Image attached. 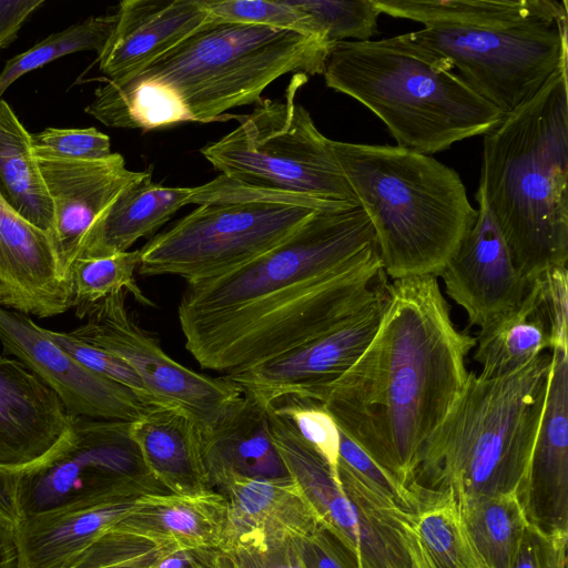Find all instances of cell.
<instances>
[{
	"mask_svg": "<svg viewBox=\"0 0 568 568\" xmlns=\"http://www.w3.org/2000/svg\"><path fill=\"white\" fill-rule=\"evenodd\" d=\"M140 250L97 258H78L69 272L75 312L120 292H129L143 306L154 303L139 287L134 271L139 267Z\"/></svg>",
	"mask_w": 568,
	"mask_h": 568,
	"instance_id": "obj_34",
	"label": "cell"
},
{
	"mask_svg": "<svg viewBox=\"0 0 568 568\" xmlns=\"http://www.w3.org/2000/svg\"><path fill=\"white\" fill-rule=\"evenodd\" d=\"M154 564H155V562H154ZM154 564H153L151 567H149V568H154Z\"/></svg>",
	"mask_w": 568,
	"mask_h": 568,
	"instance_id": "obj_51",
	"label": "cell"
},
{
	"mask_svg": "<svg viewBox=\"0 0 568 568\" xmlns=\"http://www.w3.org/2000/svg\"><path fill=\"white\" fill-rule=\"evenodd\" d=\"M215 490L229 503L223 546L255 541H292L307 537L322 525L297 483L288 478L252 479L230 476Z\"/></svg>",
	"mask_w": 568,
	"mask_h": 568,
	"instance_id": "obj_22",
	"label": "cell"
},
{
	"mask_svg": "<svg viewBox=\"0 0 568 568\" xmlns=\"http://www.w3.org/2000/svg\"><path fill=\"white\" fill-rule=\"evenodd\" d=\"M381 11L425 27L494 29L532 19H567V1L557 0H373Z\"/></svg>",
	"mask_w": 568,
	"mask_h": 568,
	"instance_id": "obj_28",
	"label": "cell"
},
{
	"mask_svg": "<svg viewBox=\"0 0 568 568\" xmlns=\"http://www.w3.org/2000/svg\"><path fill=\"white\" fill-rule=\"evenodd\" d=\"M141 496H122L87 506L23 518L14 530L20 568H68L111 531Z\"/></svg>",
	"mask_w": 568,
	"mask_h": 568,
	"instance_id": "obj_24",
	"label": "cell"
},
{
	"mask_svg": "<svg viewBox=\"0 0 568 568\" xmlns=\"http://www.w3.org/2000/svg\"><path fill=\"white\" fill-rule=\"evenodd\" d=\"M389 293L390 283L386 275L375 296L337 327L224 377L265 406L291 395L316 402L368 346L379 326Z\"/></svg>",
	"mask_w": 568,
	"mask_h": 568,
	"instance_id": "obj_14",
	"label": "cell"
},
{
	"mask_svg": "<svg viewBox=\"0 0 568 568\" xmlns=\"http://www.w3.org/2000/svg\"><path fill=\"white\" fill-rule=\"evenodd\" d=\"M74 418L23 363L0 357V468L43 462L70 438Z\"/></svg>",
	"mask_w": 568,
	"mask_h": 568,
	"instance_id": "obj_18",
	"label": "cell"
},
{
	"mask_svg": "<svg viewBox=\"0 0 568 568\" xmlns=\"http://www.w3.org/2000/svg\"><path fill=\"white\" fill-rule=\"evenodd\" d=\"M195 568H236L232 559L220 549L196 550Z\"/></svg>",
	"mask_w": 568,
	"mask_h": 568,
	"instance_id": "obj_49",
	"label": "cell"
},
{
	"mask_svg": "<svg viewBox=\"0 0 568 568\" xmlns=\"http://www.w3.org/2000/svg\"><path fill=\"white\" fill-rule=\"evenodd\" d=\"M0 568H20L14 534L0 527Z\"/></svg>",
	"mask_w": 568,
	"mask_h": 568,
	"instance_id": "obj_48",
	"label": "cell"
},
{
	"mask_svg": "<svg viewBox=\"0 0 568 568\" xmlns=\"http://www.w3.org/2000/svg\"><path fill=\"white\" fill-rule=\"evenodd\" d=\"M294 544L305 568H359L354 554L324 526Z\"/></svg>",
	"mask_w": 568,
	"mask_h": 568,
	"instance_id": "obj_44",
	"label": "cell"
},
{
	"mask_svg": "<svg viewBox=\"0 0 568 568\" xmlns=\"http://www.w3.org/2000/svg\"><path fill=\"white\" fill-rule=\"evenodd\" d=\"M568 534L527 526L509 568H567Z\"/></svg>",
	"mask_w": 568,
	"mask_h": 568,
	"instance_id": "obj_43",
	"label": "cell"
},
{
	"mask_svg": "<svg viewBox=\"0 0 568 568\" xmlns=\"http://www.w3.org/2000/svg\"><path fill=\"white\" fill-rule=\"evenodd\" d=\"M288 556L291 568H305V565L295 547L294 540L290 541Z\"/></svg>",
	"mask_w": 568,
	"mask_h": 568,
	"instance_id": "obj_50",
	"label": "cell"
},
{
	"mask_svg": "<svg viewBox=\"0 0 568 568\" xmlns=\"http://www.w3.org/2000/svg\"><path fill=\"white\" fill-rule=\"evenodd\" d=\"M193 187L154 183L151 171L128 184L91 225L78 258H97L126 252L141 237L153 234L189 204Z\"/></svg>",
	"mask_w": 568,
	"mask_h": 568,
	"instance_id": "obj_26",
	"label": "cell"
},
{
	"mask_svg": "<svg viewBox=\"0 0 568 568\" xmlns=\"http://www.w3.org/2000/svg\"><path fill=\"white\" fill-rule=\"evenodd\" d=\"M318 209L264 201L199 205L140 248L139 274L174 275L187 285L263 255Z\"/></svg>",
	"mask_w": 568,
	"mask_h": 568,
	"instance_id": "obj_9",
	"label": "cell"
},
{
	"mask_svg": "<svg viewBox=\"0 0 568 568\" xmlns=\"http://www.w3.org/2000/svg\"><path fill=\"white\" fill-rule=\"evenodd\" d=\"M567 27V19H532L494 29L425 27L404 37L457 69L468 87L506 115L568 64Z\"/></svg>",
	"mask_w": 568,
	"mask_h": 568,
	"instance_id": "obj_10",
	"label": "cell"
},
{
	"mask_svg": "<svg viewBox=\"0 0 568 568\" xmlns=\"http://www.w3.org/2000/svg\"><path fill=\"white\" fill-rule=\"evenodd\" d=\"M476 222L439 275L447 295L462 306L469 325L481 328L515 307L529 283L517 270L510 251L477 191Z\"/></svg>",
	"mask_w": 568,
	"mask_h": 568,
	"instance_id": "obj_16",
	"label": "cell"
},
{
	"mask_svg": "<svg viewBox=\"0 0 568 568\" xmlns=\"http://www.w3.org/2000/svg\"><path fill=\"white\" fill-rule=\"evenodd\" d=\"M203 1L213 22L261 26L320 38L311 14L293 0Z\"/></svg>",
	"mask_w": 568,
	"mask_h": 568,
	"instance_id": "obj_36",
	"label": "cell"
},
{
	"mask_svg": "<svg viewBox=\"0 0 568 568\" xmlns=\"http://www.w3.org/2000/svg\"><path fill=\"white\" fill-rule=\"evenodd\" d=\"M308 75L294 73L284 101L261 99L239 125L200 152L230 180L277 194L359 205L332 140L297 101Z\"/></svg>",
	"mask_w": 568,
	"mask_h": 568,
	"instance_id": "obj_8",
	"label": "cell"
},
{
	"mask_svg": "<svg viewBox=\"0 0 568 568\" xmlns=\"http://www.w3.org/2000/svg\"><path fill=\"white\" fill-rule=\"evenodd\" d=\"M475 338L474 359L486 378L509 376L551 351L549 323L532 284L515 307L479 328Z\"/></svg>",
	"mask_w": 568,
	"mask_h": 568,
	"instance_id": "obj_29",
	"label": "cell"
},
{
	"mask_svg": "<svg viewBox=\"0 0 568 568\" xmlns=\"http://www.w3.org/2000/svg\"><path fill=\"white\" fill-rule=\"evenodd\" d=\"M412 529L420 568H484L450 491L426 500L414 514Z\"/></svg>",
	"mask_w": 568,
	"mask_h": 568,
	"instance_id": "obj_32",
	"label": "cell"
},
{
	"mask_svg": "<svg viewBox=\"0 0 568 568\" xmlns=\"http://www.w3.org/2000/svg\"><path fill=\"white\" fill-rule=\"evenodd\" d=\"M174 544L111 530L84 550L68 568H149Z\"/></svg>",
	"mask_w": 568,
	"mask_h": 568,
	"instance_id": "obj_37",
	"label": "cell"
},
{
	"mask_svg": "<svg viewBox=\"0 0 568 568\" xmlns=\"http://www.w3.org/2000/svg\"><path fill=\"white\" fill-rule=\"evenodd\" d=\"M0 306L51 317L73 306L50 235L20 215L0 194Z\"/></svg>",
	"mask_w": 568,
	"mask_h": 568,
	"instance_id": "obj_20",
	"label": "cell"
},
{
	"mask_svg": "<svg viewBox=\"0 0 568 568\" xmlns=\"http://www.w3.org/2000/svg\"><path fill=\"white\" fill-rule=\"evenodd\" d=\"M131 422L74 418L70 438L19 473L21 519L149 493H169L148 470Z\"/></svg>",
	"mask_w": 568,
	"mask_h": 568,
	"instance_id": "obj_11",
	"label": "cell"
},
{
	"mask_svg": "<svg viewBox=\"0 0 568 568\" xmlns=\"http://www.w3.org/2000/svg\"><path fill=\"white\" fill-rule=\"evenodd\" d=\"M308 12L317 34L332 47L342 41H367L378 33L381 11L373 0H293Z\"/></svg>",
	"mask_w": 568,
	"mask_h": 568,
	"instance_id": "obj_35",
	"label": "cell"
},
{
	"mask_svg": "<svg viewBox=\"0 0 568 568\" xmlns=\"http://www.w3.org/2000/svg\"><path fill=\"white\" fill-rule=\"evenodd\" d=\"M385 276L374 244L243 329L204 368L237 372L332 331L375 296Z\"/></svg>",
	"mask_w": 568,
	"mask_h": 568,
	"instance_id": "obj_12",
	"label": "cell"
},
{
	"mask_svg": "<svg viewBox=\"0 0 568 568\" xmlns=\"http://www.w3.org/2000/svg\"><path fill=\"white\" fill-rule=\"evenodd\" d=\"M43 3V0H0V48L16 39L22 23Z\"/></svg>",
	"mask_w": 568,
	"mask_h": 568,
	"instance_id": "obj_46",
	"label": "cell"
},
{
	"mask_svg": "<svg viewBox=\"0 0 568 568\" xmlns=\"http://www.w3.org/2000/svg\"><path fill=\"white\" fill-rule=\"evenodd\" d=\"M0 194L26 220L50 234L53 206L34 154L32 134L2 99Z\"/></svg>",
	"mask_w": 568,
	"mask_h": 568,
	"instance_id": "obj_30",
	"label": "cell"
},
{
	"mask_svg": "<svg viewBox=\"0 0 568 568\" xmlns=\"http://www.w3.org/2000/svg\"><path fill=\"white\" fill-rule=\"evenodd\" d=\"M339 428V427H338ZM341 430V429H339ZM339 460L369 486L403 510L415 514L425 503L417 494L381 467L365 450L341 430Z\"/></svg>",
	"mask_w": 568,
	"mask_h": 568,
	"instance_id": "obj_41",
	"label": "cell"
},
{
	"mask_svg": "<svg viewBox=\"0 0 568 568\" xmlns=\"http://www.w3.org/2000/svg\"><path fill=\"white\" fill-rule=\"evenodd\" d=\"M270 406L291 420L300 435L337 475L341 430L333 416L321 404L292 395L284 396Z\"/></svg>",
	"mask_w": 568,
	"mask_h": 568,
	"instance_id": "obj_38",
	"label": "cell"
},
{
	"mask_svg": "<svg viewBox=\"0 0 568 568\" xmlns=\"http://www.w3.org/2000/svg\"><path fill=\"white\" fill-rule=\"evenodd\" d=\"M130 434L151 475L174 494L212 489L195 420L176 407L151 406L130 423Z\"/></svg>",
	"mask_w": 568,
	"mask_h": 568,
	"instance_id": "obj_27",
	"label": "cell"
},
{
	"mask_svg": "<svg viewBox=\"0 0 568 568\" xmlns=\"http://www.w3.org/2000/svg\"><path fill=\"white\" fill-rule=\"evenodd\" d=\"M551 351L518 372H474L422 447L409 489L422 499L516 493L531 457L544 409Z\"/></svg>",
	"mask_w": 568,
	"mask_h": 568,
	"instance_id": "obj_4",
	"label": "cell"
},
{
	"mask_svg": "<svg viewBox=\"0 0 568 568\" xmlns=\"http://www.w3.org/2000/svg\"><path fill=\"white\" fill-rule=\"evenodd\" d=\"M290 541H255L231 546L224 550L236 568H291Z\"/></svg>",
	"mask_w": 568,
	"mask_h": 568,
	"instance_id": "obj_45",
	"label": "cell"
},
{
	"mask_svg": "<svg viewBox=\"0 0 568 568\" xmlns=\"http://www.w3.org/2000/svg\"><path fill=\"white\" fill-rule=\"evenodd\" d=\"M38 162L53 206L49 235L60 271L69 281V272L91 225L143 171L126 169L124 158L119 153L97 160L38 159Z\"/></svg>",
	"mask_w": 568,
	"mask_h": 568,
	"instance_id": "obj_19",
	"label": "cell"
},
{
	"mask_svg": "<svg viewBox=\"0 0 568 568\" xmlns=\"http://www.w3.org/2000/svg\"><path fill=\"white\" fill-rule=\"evenodd\" d=\"M457 503L484 568H509L528 526L516 493L474 496Z\"/></svg>",
	"mask_w": 568,
	"mask_h": 568,
	"instance_id": "obj_31",
	"label": "cell"
},
{
	"mask_svg": "<svg viewBox=\"0 0 568 568\" xmlns=\"http://www.w3.org/2000/svg\"><path fill=\"white\" fill-rule=\"evenodd\" d=\"M229 521V503L215 489L196 493H149L112 530L171 542L181 549H221Z\"/></svg>",
	"mask_w": 568,
	"mask_h": 568,
	"instance_id": "obj_25",
	"label": "cell"
},
{
	"mask_svg": "<svg viewBox=\"0 0 568 568\" xmlns=\"http://www.w3.org/2000/svg\"><path fill=\"white\" fill-rule=\"evenodd\" d=\"M115 21V13L87 18L8 60L0 73V99L16 80L49 62L81 51L99 53L111 36Z\"/></svg>",
	"mask_w": 568,
	"mask_h": 568,
	"instance_id": "obj_33",
	"label": "cell"
},
{
	"mask_svg": "<svg viewBox=\"0 0 568 568\" xmlns=\"http://www.w3.org/2000/svg\"><path fill=\"white\" fill-rule=\"evenodd\" d=\"M567 68L484 135L477 191L528 283L568 262Z\"/></svg>",
	"mask_w": 568,
	"mask_h": 568,
	"instance_id": "obj_3",
	"label": "cell"
},
{
	"mask_svg": "<svg viewBox=\"0 0 568 568\" xmlns=\"http://www.w3.org/2000/svg\"><path fill=\"white\" fill-rule=\"evenodd\" d=\"M331 48L293 31L211 22L139 73L103 80L85 112L106 126L144 131L236 120L224 113L257 103L280 77L323 74Z\"/></svg>",
	"mask_w": 568,
	"mask_h": 568,
	"instance_id": "obj_2",
	"label": "cell"
},
{
	"mask_svg": "<svg viewBox=\"0 0 568 568\" xmlns=\"http://www.w3.org/2000/svg\"><path fill=\"white\" fill-rule=\"evenodd\" d=\"M32 144L39 160L84 161L112 153L110 138L95 128H48L32 134Z\"/></svg>",
	"mask_w": 568,
	"mask_h": 568,
	"instance_id": "obj_40",
	"label": "cell"
},
{
	"mask_svg": "<svg viewBox=\"0 0 568 568\" xmlns=\"http://www.w3.org/2000/svg\"><path fill=\"white\" fill-rule=\"evenodd\" d=\"M203 462L212 489L230 476L291 477L274 444L268 406L242 394L221 418L201 432Z\"/></svg>",
	"mask_w": 568,
	"mask_h": 568,
	"instance_id": "obj_23",
	"label": "cell"
},
{
	"mask_svg": "<svg viewBox=\"0 0 568 568\" xmlns=\"http://www.w3.org/2000/svg\"><path fill=\"white\" fill-rule=\"evenodd\" d=\"M536 288L550 327L551 349H568V271L555 266L529 282Z\"/></svg>",
	"mask_w": 568,
	"mask_h": 568,
	"instance_id": "obj_42",
	"label": "cell"
},
{
	"mask_svg": "<svg viewBox=\"0 0 568 568\" xmlns=\"http://www.w3.org/2000/svg\"><path fill=\"white\" fill-rule=\"evenodd\" d=\"M19 473L0 468V527L13 534L21 520L18 507Z\"/></svg>",
	"mask_w": 568,
	"mask_h": 568,
	"instance_id": "obj_47",
	"label": "cell"
},
{
	"mask_svg": "<svg viewBox=\"0 0 568 568\" xmlns=\"http://www.w3.org/2000/svg\"><path fill=\"white\" fill-rule=\"evenodd\" d=\"M393 281L438 276L478 216L458 173L398 145L333 141Z\"/></svg>",
	"mask_w": 568,
	"mask_h": 568,
	"instance_id": "obj_5",
	"label": "cell"
},
{
	"mask_svg": "<svg viewBox=\"0 0 568 568\" xmlns=\"http://www.w3.org/2000/svg\"><path fill=\"white\" fill-rule=\"evenodd\" d=\"M125 293L116 292L75 312L87 322L70 334L122 358L161 406L180 408L195 420L200 432L209 429L243 393L224 376L199 374L170 357L129 314Z\"/></svg>",
	"mask_w": 568,
	"mask_h": 568,
	"instance_id": "obj_13",
	"label": "cell"
},
{
	"mask_svg": "<svg viewBox=\"0 0 568 568\" xmlns=\"http://www.w3.org/2000/svg\"><path fill=\"white\" fill-rule=\"evenodd\" d=\"M374 244L373 226L359 205L315 211L257 258L186 286L178 307L185 348L204 368L247 326Z\"/></svg>",
	"mask_w": 568,
	"mask_h": 568,
	"instance_id": "obj_6",
	"label": "cell"
},
{
	"mask_svg": "<svg viewBox=\"0 0 568 568\" xmlns=\"http://www.w3.org/2000/svg\"><path fill=\"white\" fill-rule=\"evenodd\" d=\"M48 334L57 345L90 371L129 388L146 406H161L139 374L122 358L103 348L75 338L70 333L48 329Z\"/></svg>",
	"mask_w": 568,
	"mask_h": 568,
	"instance_id": "obj_39",
	"label": "cell"
},
{
	"mask_svg": "<svg viewBox=\"0 0 568 568\" xmlns=\"http://www.w3.org/2000/svg\"><path fill=\"white\" fill-rule=\"evenodd\" d=\"M323 75L328 88L379 118L398 146L426 155L485 135L505 116L444 59L419 49L404 34L335 43Z\"/></svg>",
	"mask_w": 568,
	"mask_h": 568,
	"instance_id": "obj_7",
	"label": "cell"
},
{
	"mask_svg": "<svg viewBox=\"0 0 568 568\" xmlns=\"http://www.w3.org/2000/svg\"><path fill=\"white\" fill-rule=\"evenodd\" d=\"M0 342L49 386L77 417L134 422L146 406L129 388L109 381L78 362L29 315L0 306Z\"/></svg>",
	"mask_w": 568,
	"mask_h": 568,
	"instance_id": "obj_15",
	"label": "cell"
},
{
	"mask_svg": "<svg viewBox=\"0 0 568 568\" xmlns=\"http://www.w3.org/2000/svg\"><path fill=\"white\" fill-rule=\"evenodd\" d=\"M516 496L528 525L568 534V349H551L540 424Z\"/></svg>",
	"mask_w": 568,
	"mask_h": 568,
	"instance_id": "obj_17",
	"label": "cell"
},
{
	"mask_svg": "<svg viewBox=\"0 0 568 568\" xmlns=\"http://www.w3.org/2000/svg\"><path fill=\"white\" fill-rule=\"evenodd\" d=\"M475 345L453 324L436 276L395 280L368 346L316 403L409 488L422 447L465 387Z\"/></svg>",
	"mask_w": 568,
	"mask_h": 568,
	"instance_id": "obj_1",
	"label": "cell"
},
{
	"mask_svg": "<svg viewBox=\"0 0 568 568\" xmlns=\"http://www.w3.org/2000/svg\"><path fill=\"white\" fill-rule=\"evenodd\" d=\"M103 49L98 53L104 80L132 77L213 22L203 0H124Z\"/></svg>",
	"mask_w": 568,
	"mask_h": 568,
	"instance_id": "obj_21",
	"label": "cell"
}]
</instances>
